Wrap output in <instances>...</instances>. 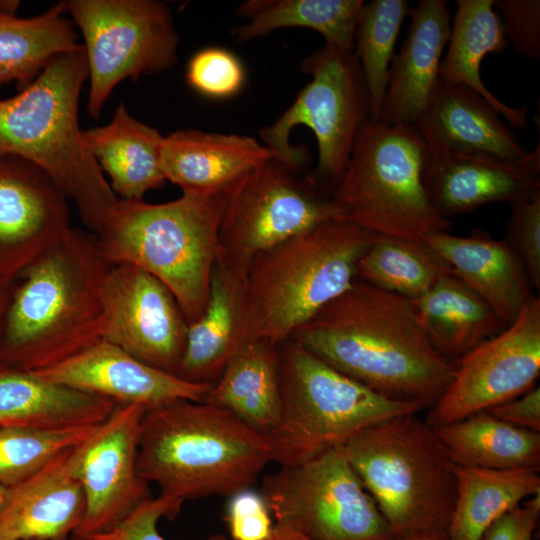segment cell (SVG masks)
<instances>
[{
    "label": "cell",
    "instance_id": "484cf974",
    "mask_svg": "<svg viewBox=\"0 0 540 540\" xmlns=\"http://www.w3.org/2000/svg\"><path fill=\"white\" fill-rule=\"evenodd\" d=\"M113 401L42 378L34 371L0 362V427L61 429L95 426Z\"/></svg>",
    "mask_w": 540,
    "mask_h": 540
},
{
    "label": "cell",
    "instance_id": "4316f807",
    "mask_svg": "<svg viewBox=\"0 0 540 540\" xmlns=\"http://www.w3.org/2000/svg\"><path fill=\"white\" fill-rule=\"evenodd\" d=\"M82 138L121 199L142 200L165 185L160 167L164 136L131 116L124 104L116 107L109 124L82 131Z\"/></svg>",
    "mask_w": 540,
    "mask_h": 540
},
{
    "label": "cell",
    "instance_id": "9a60e30c",
    "mask_svg": "<svg viewBox=\"0 0 540 540\" xmlns=\"http://www.w3.org/2000/svg\"><path fill=\"white\" fill-rule=\"evenodd\" d=\"M146 408L116 404L109 417L69 452L85 497V515L74 535L91 539L111 530L145 500L149 483L139 474L140 425Z\"/></svg>",
    "mask_w": 540,
    "mask_h": 540
},
{
    "label": "cell",
    "instance_id": "681fc988",
    "mask_svg": "<svg viewBox=\"0 0 540 540\" xmlns=\"http://www.w3.org/2000/svg\"><path fill=\"white\" fill-rule=\"evenodd\" d=\"M34 540H87V539H84L82 537H79L77 535H71L69 537H66V538H59V539H34Z\"/></svg>",
    "mask_w": 540,
    "mask_h": 540
},
{
    "label": "cell",
    "instance_id": "d590c367",
    "mask_svg": "<svg viewBox=\"0 0 540 540\" xmlns=\"http://www.w3.org/2000/svg\"><path fill=\"white\" fill-rule=\"evenodd\" d=\"M410 5L406 0L364 3L358 16L354 53L369 91L371 118L378 121L389 82L396 41Z\"/></svg>",
    "mask_w": 540,
    "mask_h": 540
},
{
    "label": "cell",
    "instance_id": "2e32d148",
    "mask_svg": "<svg viewBox=\"0 0 540 540\" xmlns=\"http://www.w3.org/2000/svg\"><path fill=\"white\" fill-rule=\"evenodd\" d=\"M102 339L156 369L175 374L188 322L172 292L153 275L112 265L102 287Z\"/></svg>",
    "mask_w": 540,
    "mask_h": 540
},
{
    "label": "cell",
    "instance_id": "74e56055",
    "mask_svg": "<svg viewBox=\"0 0 540 540\" xmlns=\"http://www.w3.org/2000/svg\"><path fill=\"white\" fill-rule=\"evenodd\" d=\"M188 85L212 99L237 95L245 85L246 70L240 58L223 47H205L189 60L186 69Z\"/></svg>",
    "mask_w": 540,
    "mask_h": 540
},
{
    "label": "cell",
    "instance_id": "b9f144b4",
    "mask_svg": "<svg viewBox=\"0 0 540 540\" xmlns=\"http://www.w3.org/2000/svg\"><path fill=\"white\" fill-rule=\"evenodd\" d=\"M272 518L260 492L246 488L229 496L225 521L231 540H268Z\"/></svg>",
    "mask_w": 540,
    "mask_h": 540
},
{
    "label": "cell",
    "instance_id": "ffe728a7",
    "mask_svg": "<svg viewBox=\"0 0 540 540\" xmlns=\"http://www.w3.org/2000/svg\"><path fill=\"white\" fill-rule=\"evenodd\" d=\"M253 340L246 268L215 262L206 306L201 316L188 324L175 375L191 383L213 384Z\"/></svg>",
    "mask_w": 540,
    "mask_h": 540
},
{
    "label": "cell",
    "instance_id": "f1b7e54d",
    "mask_svg": "<svg viewBox=\"0 0 540 540\" xmlns=\"http://www.w3.org/2000/svg\"><path fill=\"white\" fill-rule=\"evenodd\" d=\"M432 345L454 363L507 325L452 271L412 301Z\"/></svg>",
    "mask_w": 540,
    "mask_h": 540
},
{
    "label": "cell",
    "instance_id": "8d00e7d4",
    "mask_svg": "<svg viewBox=\"0 0 540 540\" xmlns=\"http://www.w3.org/2000/svg\"><path fill=\"white\" fill-rule=\"evenodd\" d=\"M96 426L0 427V483L8 488L25 481L85 440Z\"/></svg>",
    "mask_w": 540,
    "mask_h": 540
},
{
    "label": "cell",
    "instance_id": "ee69618b",
    "mask_svg": "<svg viewBox=\"0 0 540 540\" xmlns=\"http://www.w3.org/2000/svg\"><path fill=\"white\" fill-rule=\"evenodd\" d=\"M485 411L513 426L540 432V388L535 386L526 393Z\"/></svg>",
    "mask_w": 540,
    "mask_h": 540
},
{
    "label": "cell",
    "instance_id": "7402d4cb",
    "mask_svg": "<svg viewBox=\"0 0 540 540\" xmlns=\"http://www.w3.org/2000/svg\"><path fill=\"white\" fill-rule=\"evenodd\" d=\"M415 127L433 151L509 160H524L531 154L496 109L463 84L439 83Z\"/></svg>",
    "mask_w": 540,
    "mask_h": 540
},
{
    "label": "cell",
    "instance_id": "cb8c5ba5",
    "mask_svg": "<svg viewBox=\"0 0 540 540\" xmlns=\"http://www.w3.org/2000/svg\"><path fill=\"white\" fill-rule=\"evenodd\" d=\"M269 159L276 157L253 137L198 129L164 136L160 150V167L166 181L178 185L182 192H224Z\"/></svg>",
    "mask_w": 540,
    "mask_h": 540
},
{
    "label": "cell",
    "instance_id": "7dc6e473",
    "mask_svg": "<svg viewBox=\"0 0 540 540\" xmlns=\"http://www.w3.org/2000/svg\"><path fill=\"white\" fill-rule=\"evenodd\" d=\"M12 282H7L0 279V334L3 324L4 315L8 305L9 297L12 290Z\"/></svg>",
    "mask_w": 540,
    "mask_h": 540
},
{
    "label": "cell",
    "instance_id": "277c9868",
    "mask_svg": "<svg viewBox=\"0 0 540 540\" xmlns=\"http://www.w3.org/2000/svg\"><path fill=\"white\" fill-rule=\"evenodd\" d=\"M87 78L81 44L54 57L19 94L0 100V158L18 157L44 171L95 234L118 198L79 128V95Z\"/></svg>",
    "mask_w": 540,
    "mask_h": 540
},
{
    "label": "cell",
    "instance_id": "7a4b0ae2",
    "mask_svg": "<svg viewBox=\"0 0 540 540\" xmlns=\"http://www.w3.org/2000/svg\"><path fill=\"white\" fill-rule=\"evenodd\" d=\"M111 266L95 235L71 227L13 280L0 362L42 370L102 339V287Z\"/></svg>",
    "mask_w": 540,
    "mask_h": 540
},
{
    "label": "cell",
    "instance_id": "bcb514c9",
    "mask_svg": "<svg viewBox=\"0 0 540 540\" xmlns=\"http://www.w3.org/2000/svg\"><path fill=\"white\" fill-rule=\"evenodd\" d=\"M268 540H310V539L286 525L275 523L271 536Z\"/></svg>",
    "mask_w": 540,
    "mask_h": 540
},
{
    "label": "cell",
    "instance_id": "60d3db41",
    "mask_svg": "<svg viewBox=\"0 0 540 540\" xmlns=\"http://www.w3.org/2000/svg\"><path fill=\"white\" fill-rule=\"evenodd\" d=\"M501 12L506 38L525 59L540 58V1L494 0Z\"/></svg>",
    "mask_w": 540,
    "mask_h": 540
},
{
    "label": "cell",
    "instance_id": "ba28073f",
    "mask_svg": "<svg viewBox=\"0 0 540 540\" xmlns=\"http://www.w3.org/2000/svg\"><path fill=\"white\" fill-rule=\"evenodd\" d=\"M278 349L281 413L267 436L280 466L301 464L377 423L425 409L364 386L292 338Z\"/></svg>",
    "mask_w": 540,
    "mask_h": 540
},
{
    "label": "cell",
    "instance_id": "f907efd6",
    "mask_svg": "<svg viewBox=\"0 0 540 540\" xmlns=\"http://www.w3.org/2000/svg\"><path fill=\"white\" fill-rule=\"evenodd\" d=\"M5 487L0 483V508L4 499Z\"/></svg>",
    "mask_w": 540,
    "mask_h": 540
},
{
    "label": "cell",
    "instance_id": "8fae6325",
    "mask_svg": "<svg viewBox=\"0 0 540 540\" xmlns=\"http://www.w3.org/2000/svg\"><path fill=\"white\" fill-rule=\"evenodd\" d=\"M66 4L84 38L90 117L98 118L122 80L136 81L177 62L179 36L166 4L155 0H71Z\"/></svg>",
    "mask_w": 540,
    "mask_h": 540
},
{
    "label": "cell",
    "instance_id": "3957f363",
    "mask_svg": "<svg viewBox=\"0 0 540 540\" xmlns=\"http://www.w3.org/2000/svg\"><path fill=\"white\" fill-rule=\"evenodd\" d=\"M272 461L267 435L205 401L150 409L141 421L138 472L182 503L251 488Z\"/></svg>",
    "mask_w": 540,
    "mask_h": 540
},
{
    "label": "cell",
    "instance_id": "52a82bcc",
    "mask_svg": "<svg viewBox=\"0 0 540 540\" xmlns=\"http://www.w3.org/2000/svg\"><path fill=\"white\" fill-rule=\"evenodd\" d=\"M341 449L393 538L448 528L456 466L434 428L418 413L377 423Z\"/></svg>",
    "mask_w": 540,
    "mask_h": 540
},
{
    "label": "cell",
    "instance_id": "44dd1931",
    "mask_svg": "<svg viewBox=\"0 0 540 540\" xmlns=\"http://www.w3.org/2000/svg\"><path fill=\"white\" fill-rule=\"evenodd\" d=\"M406 38L391 61L387 92L379 121L415 126L440 81L441 57L451 22L447 2L422 0L410 9Z\"/></svg>",
    "mask_w": 540,
    "mask_h": 540
},
{
    "label": "cell",
    "instance_id": "4fadbf2b",
    "mask_svg": "<svg viewBox=\"0 0 540 540\" xmlns=\"http://www.w3.org/2000/svg\"><path fill=\"white\" fill-rule=\"evenodd\" d=\"M334 217L337 210L329 198L269 159L224 191L215 262L246 268L258 254Z\"/></svg>",
    "mask_w": 540,
    "mask_h": 540
},
{
    "label": "cell",
    "instance_id": "d6a6232c",
    "mask_svg": "<svg viewBox=\"0 0 540 540\" xmlns=\"http://www.w3.org/2000/svg\"><path fill=\"white\" fill-rule=\"evenodd\" d=\"M456 498L448 532L454 540H479L499 517L540 494L539 471L455 468Z\"/></svg>",
    "mask_w": 540,
    "mask_h": 540
},
{
    "label": "cell",
    "instance_id": "e0dca14e",
    "mask_svg": "<svg viewBox=\"0 0 540 540\" xmlns=\"http://www.w3.org/2000/svg\"><path fill=\"white\" fill-rule=\"evenodd\" d=\"M66 195L34 164L0 158V279L12 282L70 229Z\"/></svg>",
    "mask_w": 540,
    "mask_h": 540
},
{
    "label": "cell",
    "instance_id": "ab89813d",
    "mask_svg": "<svg viewBox=\"0 0 540 540\" xmlns=\"http://www.w3.org/2000/svg\"><path fill=\"white\" fill-rule=\"evenodd\" d=\"M182 502L159 495L149 498L134 509L111 530L89 540H165L158 531L162 517L173 519L180 511ZM207 540H229L213 535Z\"/></svg>",
    "mask_w": 540,
    "mask_h": 540
},
{
    "label": "cell",
    "instance_id": "6da1fadb",
    "mask_svg": "<svg viewBox=\"0 0 540 540\" xmlns=\"http://www.w3.org/2000/svg\"><path fill=\"white\" fill-rule=\"evenodd\" d=\"M319 359L392 399L431 408L455 363L424 333L411 300L356 279L290 337Z\"/></svg>",
    "mask_w": 540,
    "mask_h": 540
},
{
    "label": "cell",
    "instance_id": "9c48e42d",
    "mask_svg": "<svg viewBox=\"0 0 540 540\" xmlns=\"http://www.w3.org/2000/svg\"><path fill=\"white\" fill-rule=\"evenodd\" d=\"M427 145L411 125L369 119L355 141L349 164L330 200L339 218L374 235L422 241L448 231L425 191Z\"/></svg>",
    "mask_w": 540,
    "mask_h": 540
},
{
    "label": "cell",
    "instance_id": "30bf717a",
    "mask_svg": "<svg viewBox=\"0 0 540 540\" xmlns=\"http://www.w3.org/2000/svg\"><path fill=\"white\" fill-rule=\"evenodd\" d=\"M301 70L310 75V81L259 134L278 161L300 174L309 165L310 154L307 147L291 144L290 135L297 126L310 128L318 160L305 178L330 199L346 171L361 128L371 118L369 91L354 50L324 44L302 61Z\"/></svg>",
    "mask_w": 540,
    "mask_h": 540
},
{
    "label": "cell",
    "instance_id": "d4e9b609",
    "mask_svg": "<svg viewBox=\"0 0 540 540\" xmlns=\"http://www.w3.org/2000/svg\"><path fill=\"white\" fill-rule=\"evenodd\" d=\"M509 326L531 294L524 267L505 240L482 233L456 236L435 232L422 240Z\"/></svg>",
    "mask_w": 540,
    "mask_h": 540
},
{
    "label": "cell",
    "instance_id": "1f68e13d",
    "mask_svg": "<svg viewBox=\"0 0 540 540\" xmlns=\"http://www.w3.org/2000/svg\"><path fill=\"white\" fill-rule=\"evenodd\" d=\"M363 0H247L235 14L247 22L233 27L231 37L247 42L282 28H307L325 44L354 50L355 29Z\"/></svg>",
    "mask_w": 540,
    "mask_h": 540
},
{
    "label": "cell",
    "instance_id": "5bb4252c",
    "mask_svg": "<svg viewBox=\"0 0 540 540\" xmlns=\"http://www.w3.org/2000/svg\"><path fill=\"white\" fill-rule=\"evenodd\" d=\"M540 375V299L531 294L517 319L455 362L453 379L430 408L432 427L514 399Z\"/></svg>",
    "mask_w": 540,
    "mask_h": 540
},
{
    "label": "cell",
    "instance_id": "ac0fdd59",
    "mask_svg": "<svg viewBox=\"0 0 540 540\" xmlns=\"http://www.w3.org/2000/svg\"><path fill=\"white\" fill-rule=\"evenodd\" d=\"M422 180L430 202L447 219L490 203L532 200L540 197V146L524 160L427 148Z\"/></svg>",
    "mask_w": 540,
    "mask_h": 540
},
{
    "label": "cell",
    "instance_id": "d6986e66",
    "mask_svg": "<svg viewBox=\"0 0 540 540\" xmlns=\"http://www.w3.org/2000/svg\"><path fill=\"white\" fill-rule=\"evenodd\" d=\"M34 372L49 381L116 404H138L146 410L180 400L204 401L212 386L191 383L149 366L104 339L60 363Z\"/></svg>",
    "mask_w": 540,
    "mask_h": 540
},
{
    "label": "cell",
    "instance_id": "7bdbcfd3",
    "mask_svg": "<svg viewBox=\"0 0 540 540\" xmlns=\"http://www.w3.org/2000/svg\"><path fill=\"white\" fill-rule=\"evenodd\" d=\"M539 516L540 494H537L495 520L479 540H533Z\"/></svg>",
    "mask_w": 540,
    "mask_h": 540
},
{
    "label": "cell",
    "instance_id": "836d02e7",
    "mask_svg": "<svg viewBox=\"0 0 540 540\" xmlns=\"http://www.w3.org/2000/svg\"><path fill=\"white\" fill-rule=\"evenodd\" d=\"M65 12L61 1L32 18L0 13V87L15 82L22 91L54 57L81 45Z\"/></svg>",
    "mask_w": 540,
    "mask_h": 540
},
{
    "label": "cell",
    "instance_id": "603a6c76",
    "mask_svg": "<svg viewBox=\"0 0 540 540\" xmlns=\"http://www.w3.org/2000/svg\"><path fill=\"white\" fill-rule=\"evenodd\" d=\"M71 449L25 481L5 488L0 540L59 539L75 533L86 503L70 468Z\"/></svg>",
    "mask_w": 540,
    "mask_h": 540
},
{
    "label": "cell",
    "instance_id": "f35d334b",
    "mask_svg": "<svg viewBox=\"0 0 540 540\" xmlns=\"http://www.w3.org/2000/svg\"><path fill=\"white\" fill-rule=\"evenodd\" d=\"M506 243L521 261L531 287L540 288V197L511 203Z\"/></svg>",
    "mask_w": 540,
    "mask_h": 540
},
{
    "label": "cell",
    "instance_id": "f546056e",
    "mask_svg": "<svg viewBox=\"0 0 540 540\" xmlns=\"http://www.w3.org/2000/svg\"><path fill=\"white\" fill-rule=\"evenodd\" d=\"M204 401L268 435L281 413L278 345L261 339L249 342L212 384Z\"/></svg>",
    "mask_w": 540,
    "mask_h": 540
},
{
    "label": "cell",
    "instance_id": "83f0119b",
    "mask_svg": "<svg viewBox=\"0 0 540 540\" xmlns=\"http://www.w3.org/2000/svg\"><path fill=\"white\" fill-rule=\"evenodd\" d=\"M456 7L448 51L440 64V83L466 85L492 105L512 127L527 128V108L504 104L481 79L482 59L490 53L504 52L509 46L501 17L494 10V0H457Z\"/></svg>",
    "mask_w": 540,
    "mask_h": 540
},
{
    "label": "cell",
    "instance_id": "7c38bea8",
    "mask_svg": "<svg viewBox=\"0 0 540 540\" xmlns=\"http://www.w3.org/2000/svg\"><path fill=\"white\" fill-rule=\"evenodd\" d=\"M276 523L310 540H392L389 527L341 447L264 477Z\"/></svg>",
    "mask_w": 540,
    "mask_h": 540
},
{
    "label": "cell",
    "instance_id": "5b68a950",
    "mask_svg": "<svg viewBox=\"0 0 540 540\" xmlns=\"http://www.w3.org/2000/svg\"><path fill=\"white\" fill-rule=\"evenodd\" d=\"M223 207L224 192H182L159 204L118 198L94 235L111 265L136 266L166 285L190 324L209 296Z\"/></svg>",
    "mask_w": 540,
    "mask_h": 540
},
{
    "label": "cell",
    "instance_id": "f6af8a7d",
    "mask_svg": "<svg viewBox=\"0 0 540 540\" xmlns=\"http://www.w3.org/2000/svg\"><path fill=\"white\" fill-rule=\"evenodd\" d=\"M392 540H454L447 529L426 530L394 537Z\"/></svg>",
    "mask_w": 540,
    "mask_h": 540
},
{
    "label": "cell",
    "instance_id": "8992f818",
    "mask_svg": "<svg viewBox=\"0 0 540 540\" xmlns=\"http://www.w3.org/2000/svg\"><path fill=\"white\" fill-rule=\"evenodd\" d=\"M374 237L334 217L255 256L246 267L254 340L279 345L349 289Z\"/></svg>",
    "mask_w": 540,
    "mask_h": 540
},
{
    "label": "cell",
    "instance_id": "e575fe53",
    "mask_svg": "<svg viewBox=\"0 0 540 540\" xmlns=\"http://www.w3.org/2000/svg\"><path fill=\"white\" fill-rule=\"evenodd\" d=\"M450 271L423 241L375 235L358 261L357 279L413 301Z\"/></svg>",
    "mask_w": 540,
    "mask_h": 540
},
{
    "label": "cell",
    "instance_id": "4dcf8cb0",
    "mask_svg": "<svg viewBox=\"0 0 540 540\" xmlns=\"http://www.w3.org/2000/svg\"><path fill=\"white\" fill-rule=\"evenodd\" d=\"M433 428L455 466L540 470V432L513 426L485 410Z\"/></svg>",
    "mask_w": 540,
    "mask_h": 540
},
{
    "label": "cell",
    "instance_id": "c3c4849f",
    "mask_svg": "<svg viewBox=\"0 0 540 540\" xmlns=\"http://www.w3.org/2000/svg\"><path fill=\"white\" fill-rule=\"evenodd\" d=\"M20 6L18 0H0V13L6 15H16Z\"/></svg>",
    "mask_w": 540,
    "mask_h": 540
}]
</instances>
